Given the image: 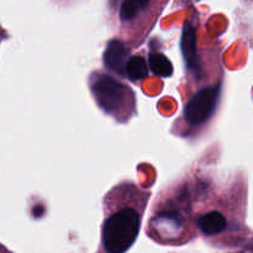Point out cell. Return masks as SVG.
I'll return each mask as SVG.
<instances>
[{
    "label": "cell",
    "instance_id": "cell-1",
    "mask_svg": "<svg viewBox=\"0 0 253 253\" xmlns=\"http://www.w3.org/2000/svg\"><path fill=\"white\" fill-rule=\"evenodd\" d=\"M141 194L135 203L119 205L109 209L103 224V246L108 253H125L133 245L140 232L145 210V199Z\"/></svg>",
    "mask_w": 253,
    "mask_h": 253
},
{
    "label": "cell",
    "instance_id": "cell-2",
    "mask_svg": "<svg viewBox=\"0 0 253 253\" xmlns=\"http://www.w3.org/2000/svg\"><path fill=\"white\" fill-rule=\"evenodd\" d=\"M91 91L99 106L109 114H114L125 103L127 93H132L127 86L105 74H98V78L91 81Z\"/></svg>",
    "mask_w": 253,
    "mask_h": 253
},
{
    "label": "cell",
    "instance_id": "cell-3",
    "mask_svg": "<svg viewBox=\"0 0 253 253\" xmlns=\"http://www.w3.org/2000/svg\"><path fill=\"white\" fill-rule=\"evenodd\" d=\"M219 93L220 88L217 85L198 91L185 106L184 118L187 123L190 125H200L205 123L215 111Z\"/></svg>",
    "mask_w": 253,
    "mask_h": 253
},
{
    "label": "cell",
    "instance_id": "cell-4",
    "mask_svg": "<svg viewBox=\"0 0 253 253\" xmlns=\"http://www.w3.org/2000/svg\"><path fill=\"white\" fill-rule=\"evenodd\" d=\"M128 49L125 44L118 40H113L108 43L104 53V62L109 69L115 73L124 76L126 73L127 66Z\"/></svg>",
    "mask_w": 253,
    "mask_h": 253
},
{
    "label": "cell",
    "instance_id": "cell-5",
    "mask_svg": "<svg viewBox=\"0 0 253 253\" xmlns=\"http://www.w3.org/2000/svg\"><path fill=\"white\" fill-rule=\"evenodd\" d=\"M198 226L200 231L207 236H215V235L221 234L226 229L227 222L221 212L214 210L200 216L198 220Z\"/></svg>",
    "mask_w": 253,
    "mask_h": 253
},
{
    "label": "cell",
    "instance_id": "cell-6",
    "mask_svg": "<svg viewBox=\"0 0 253 253\" xmlns=\"http://www.w3.org/2000/svg\"><path fill=\"white\" fill-rule=\"evenodd\" d=\"M182 51L185 63L189 69H197V44H195V31L190 24H187L183 30Z\"/></svg>",
    "mask_w": 253,
    "mask_h": 253
},
{
    "label": "cell",
    "instance_id": "cell-7",
    "mask_svg": "<svg viewBox=\"0 0 253 253\" xmlns=\"http://www.w3.org/2000/svg\"><path fill=\"white\" fill-rule=\"evenodd\" d=\"M148 62L153 73L161 77H170L173 74V66L169 59L160 52H152L148 56Z\"/></svg>",
    "mask_w": 253,
    "mask_h": 253
},
{
    "label": "cell",
    "instance_id": "cell-8",
    "mask_svg": "<svg viewBox=\"0 0 253 253\" xmlns=\"http://www.w3.org/2000/svg\"><path fill=\"white\" fill-rule=\"evenodd\" d=\"M148 74L147 63L145 58L141 56H132L128 58L127 66H126V76L131 81L136 82L138 79L146 78Z\"/></svg>",
    "mask_w": 253,
    "mask_h": 253
}]
</instances>
